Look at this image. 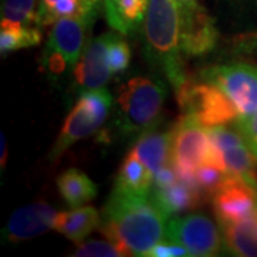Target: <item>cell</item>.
I'll return each instance as SVG.
<instances>
[{
  "label": "cell",
  "mask_w": 257,
  "mask_h": 257,
  "mask_svg": "<svg viewBox=\"0 0 257 257\" xmlns=\"http://www.w3.org/2000/svg\"><path fill=\"white\" fill-rule=\"evenodd\" d=\"M149 0H104V16L114 32L133 35L145 22Z\"/></svg>",
  "instance_id": "17"
},
{
  "label": "cell",
  "mask_w": 257,
  "mask_h": 257,
  "mask_svg": "<svg viewBox=\"0 0 257 257\" xmlns=\"http://www.w3.org/2000/svg\"><path fill=\"white\" fill-rule=\"evenodd\" d=\"M176 93L183 114L192 116L207 128L229 124L240 116L229 96L207 80H186Z\"/></svg>",
  "instance_id": "7"
},
{
  "label": "cell",
  "mask_w": 257,
  "mask_h": 257,
  "mask_svg": "<svg viewBox=\"0 0 257 257\" xmlns=\"http://www.w3.org/2000/svg\"><path fill=\"white\" fill-rule=\"evenodd\" d=\"M166 239L189 250L190 256L211 257L221 251L220 227L204 214H189L167 223Z\"/></svg>",
  "instance_id": "8"
},
{
  "label": "cell",
  "mask_w": 257,
  "mask_h": 257,
  "mask_svg": "<svg viewBox=\"0 0 257 257\" xmlns=\"http://www.w3.org/2000/svg\"><path fill=\"white\" fill-rule=\"evenodd\" d=\"M0 142H2V157H0V163H2V169H5V165H6V160H8V145H6V138H5V135L2 133V139H0Z\"/></svg>",
  "instance_id": "30"
},
{
  "label": "cell",
  "mask_w": 257,
  "mask_h": 257,
  "mask_svg": "<svg viewBox=\"0 0 257 257\" xmlns=\"http://www.w3.org/2000/svg\"><path fill=\"white\" fill-rule=\"evenodd\" d=\"M230 175L231 173H229L226 169L207 163V165L199 167V170L196 172V183L204 196L210 197L211 193L216 189H219Z\"/></svg>",
  "instance_id": "24"
},
{
  "label": "cell",
  "mask_w": 257,
  "mask_h": 257,
  "mask_svg": "<svg viewBox=\"0 0 257 257\" xmlns=\"http://www.w3.org/2000/svg\"><path fill=\"white\" fill-rule=\"evenodd\" d=\"M119 35L120 33H117V32L113 35L110 45H109V50H107L109 66H110L113 76L124 73L127 70L130 59H132V53H130V47H128L127 42H124Z\"/></svg>",
  "instance_id": "25"
},
{
  "label": "cell",
  "mask_w": 257,
  "mask_h": 257,
  "mask_svg": "<svg viewBox=\"0 0 257 257\" xmlns=\"http://www.w3.org/2000/svg\"><path fill=\"white\" fill-rule=\"evenodd\" d=\"M57 211L46 202H36L20 207L10 216L3 229L5 241H22L33 239L55 229Z\"/></svg>",
  "instance_id": "14"
},
{
  "label": "cell",
  "mask_w": 257,
  "mask_h": 257,
  "mask_svg": "<svg viewBox=\"0 0 257 257\" xmlns=\"http://www.w3.org/2000/svg\"><path fill=\"white\" fill-rule=\"evenodd\" d=\"M224 248L240 257H257V214L244 220L219 224Z\"/></svg>",
  "instance_id": "18"
},
{
  "label": "cell",
  "mask_w": 257,
  "mask_h": 257,
  "mask_svg": "<svg viewBox=\"0 0 257 257\" xmlns=\"http://www.w3.org/2000/svg\"><path fill=\"white\" fill-rule=\"evenodd\" d=\"M113 104V97L104 87L83 92L67 114L63 127L52 146L50 162H56L79 140L94 135L109 119Z\"/></svg>",
  "instance_id": "6"
},
{
  "label": "cell",
  "mask_w": 257,
  "mask_h": 257,
  "mask_svg": "<svg viewBox=\"0 0 257 257\" xmlns=\"http://www.w3.org/2000/svg\"><path fill=\"white\" fill-rule=\"evenodd\" d=\"M203 196L204 194L197 186L187 183L180 177L173 183L152 189V197L167 216V219L175 217L176 214L186 210L196 209L202 203Z\"/></svg>",
  "instance_id": "15"
},
{
  "label": "cell",
  "mask_w": 257,
  "mask_h": 257,
  "mask_svg": "<svg viewBox=\"0 0 257 257\" xmlns=\"http://www.w3.org/2000/svg\"><path fill=\"white\" fill-rule=\"evenodd\" d=\"M172 138L173 132H157L152 130L136 140L132 152L140 162L147 166L153 173V177L165 166L170 165L172 156Z\"/></svg>",
  "instance_id": "16"
},
{
  "label": "cell",
  "mask_w": 257,
  "mask_h": 257,
  "mask_svg": "<svg viewBox=\"0 0 257 257\" xmlns=\"http://www.w3.org/2000/svg\"><path fill=\"white\" fill-rule=\"evenodd\" d=\"M74 256L79 257H119L127 256L123 248L111 240H90L79 244Z\"/></svg>",
  "instance_id": "26"
},
{
  "label": "cell",
  "mask_w": 257,
  "mask_h": 257,
  "mask_svg": "<svg viewBox=\"0 0 257 257\" xmlns=\"http://www.w3.org/2000/svg\"><path fill=\"white\" fill-rule=\"evenodd\" d=\"M93 19L94 13H86L53 23L40 57V69L52 79H62L76 67L84 52L86 32Z\"/></svg>",
  "instance_id": "5"
},
{
  "label": "cell",
  "mask_w": 257,
  "mask_h": 257,
  "mask_svg": "<svg viewBox=\"0 0 257 257\" xmlns=\"http://www.w3.org/2000/svg\"><path fill=\"white\" fill-rule=\"evenodd\" d=\"M100 2H101V0H89V3L92 5L93 8H96V5H99Z\"/></svg>",
  "instance_id": "32"
},
{
  "label": "cell",
  "mask_w": 257,
  "mask_h": 257,
  "mask_svg": "<svg viewBox=\"0 0 257 257\" xmlns=\"http://www.w3.org/2000/svg\"><path fill=\"white\" fill-rule=\"evenodd\" d=\"M176 3H177L180 10L190 9V8L197 6V0H176Z\"/></svg>",
  "instance_id": "31"
},
{
  "label": "cell",
  "mask_w": 257,
  "mask_h": 257,
  "mask_svg": "<svg viewBox=\"0 0 257 257\" xmlns=\"http://www.w3.org/2000/svg\"><path fill=\"white\" fill-rule=\"evenodd\" d=\"M37 9L39 0H3L2 20L20 23L23 26L40 28L37 22Z\"/></svg>",
  "instance_id": "23"
},
{
  "label": "cell",
  "mask_w": 257,
  "mask_h": 257,
  "mask_svg": "<svg viewBox=\"0 0 257 257\" xmlns=\"http://www.w3.org/2000/svg\"><path fill=\"white\" fill-rule=\"evenodd\" d=\"M145 56L176 92L187 77L180 49V9L176 0H149L143 22Z\"/></svg>",
  "instance_id": "2"
},
{
  "label": "cell",
  "mask_w": 257,
  "mask_h": 257,
  "mask_svg": "<svg viewBox=\"0 0 257 257\" xmlns=\"http://www.w3.org/2000/svg\"><path fill=\"white\" fill-rule=\"evenodd\" d=\"M57 189L70 207H80L92 202L97 194L96 184L90 177L77 169H69L57 177Z\"/></svg>",
  "instance_id": "20"
},
{
  "label": "cell",
  "mask_w": 257,
  "mask_h": 257,
  "mask_svg": "<svg viewBox=\"0 0 257 257\" xmlns=\"http://www.w3.org/2000/svg\"><path fill=\"white\" fill-rule=\"evenodd\" d=\"M149 256L152 257H184L190 256L189 250L184 248L183 246L169 241V240H163L159 244H156L155 247L150 250Z\"/></svg>",
  "instance_id": "28"
},
{
  "label": "cell",
  "mask_w": 257,
  "mask_h": 257,
  "mask_svg": "<svg viewBox=\"0 0 257 257\" xmlns=\"http://www.w3.org/2000/svg\"><path fill=\"white\" fill-rule=\"evenodd\" d=\"M219 40L214 19L199 5L180 10V49L189 57L210 53Z\"/></svg>",
  "instance_id": "12"
},
{
  "label": "cell",
  "mask_w": 257,
  "mask_h": 257,
  "mask_svg": "<svg viewBox=\"0 0 257 257\" xmlns=\"http://www.w3.org/2000/svg\"><path fill=\"white\" fill-rule=\"evenodd\" d=\"M167 216L150 194L114 187L101 214L100 233L114 241L127 256H149L163 241Z\"/></svg>",
  "instance_id": "1"
},
{
  "label": "cell",
  "mask_w": 257,
  "mask_h": 257,
  "mask_svg": "<svg viewBox=\"0 0 257 257\" xmlns=\"http://www.w3.org/2000/svg\"><path fill=\"white\" fill-rule=\"evenodd\" d=\"M236 128L257 159V110L246 116H240L236 121Z\"/></svg>",
  "instance_id": "27"
},
{
  "label": "cell",
  "mask_w": 257,
  "mask_h": 257,
  "mask_svg": "<svg viewBox=\"0 0 257 257\" xmlns=\"http://www.w3.org/2000/svg\"><path fill=\"white\" fill-rule=\"evenodd\" d=\"M100 224L99 211L92 206L72 207V210L57 214L55 230L74 243H80Z\"/></svg>",
  "instance_id": "19"
},
{
  "label": "cell",
  "mask_w": 257,
  "mask_h": 257,
  "mask_svg": "<svg viewBox=\"0 0 257 257\" xmlns=\"http://www.w3.org/2000/svg\"><path fill=\"white\" fill-rule=\"evenodd\" d=\"M62 2H67V0H39V9H37V22H39V26L42 28V22L43 19L46 18V15L50 10L55 8L56 5L62 3ZM89 3V0H86ZM90 5V3H89ZM92 6V5H90ZM43 29V28H42Z\"/></svg>",
  "instance_id": "29"
},
{
  "label": "cell",
  "mask_w": 257,
  "mask_h": 257,
  "mask_svg": "<svg viewBox=\"0 0 257 257\" xmlns=\"http://www.w3.org/2000/svg\"><path fill=\"white\" fill-rule=\"evenodd\" d=\"M114 33H104L93 39L87 49H84L80 60L73 70L74 86L80 92L104 87L113 76L109 66L107 50Z\"/></svg>",
  "instance_id": "13"
},
{
  "label": "cell",
  "mask_w": 257,
  "mask_h": 257,
  "mask_svg": "<svg viewBox=\"0 0 257 257\" xmlns=\"http://www.w3.org/2000/svg\"><path fill=\"white\" fill-rule=\"evenodd\" d=\"M172 132L170 165L175 167L176 173L182 180L197 186L196 172L207 163L226 169L217 149L211 143L207 127L194 117L183 114Z\"/></svg>",
  "instance_id": "4"
},
{
  "label": "cell",
  "mask_w": 257,
  "mask_h": 257,
  "mask_svg": "<svg viewBox=\"0 0 257 257\" xmlns=\"http://www.w3.org/2000/svg\"><path fill=\"white\" fill-rule=\"evenodd\" d=\"M114 187L139 194H150L153 189V173L130 150L120 166Z\"/></svg>",
  "instance_id": "21"
},
{
  "label": "cell",
  "mask_w": 257,
  "mask_h": 257,
  "mask_svg": "<svg viewBox=\"0 0 257 257\" xmlns=\"http://www.w3.org/2000/svg\"><path fill=\"white\" fill-rule=\"evenodd\" d=\"M203 77L229 96L240 116L257 110V66L250 63L221 64L207 69Z\"/></svg>",
  "instance_id": "9"
},
{
  "label": "cell",
  "mask_w": 257,
  "mask_h": 257,
  "mask_svg": "<svg viewBox=\"0 0 257 257\" xmlns=\"http://www.w3.org/2000/svg\"><path fill=\"white\" fill-rule=\"evenodd\" d=\"M210 199L219 224L244 220L257 214V189L237 176L230 175L211 193Z\"/></svg>",
  "instance_id": "11"
},
{
  "label": "cell",
  "mask_w": 257,
  "mask_h": 257,
  "mask_svg": "<svg viewBox=\"0 0 257 257\" xmlns=\"http://www.w3.org/2000/svg\"><path fill=\"white\" fill-rule=\"evenodd\" d=\"M0 30V53L9 55L20 49L37 46L42 42V29L37 26H23L20 23L2 20Z\"/></svg>",
  "instance_id": "22"
},
{
  "label": "cell",
  "mask_w": 257,
  "mask_h": 257,
  "mask_svg": "<svg viewBox=\"0 0 257 257\" xmlns=\"http://www.w3.org/2000/svg\"><path fill=\"white\" fill-rule=\"evenodd\" d=\"M165 83L133 77L119 89L114 100L113 126L121 139H135L157 127L165 106Z\"/></svg>",
  "instance_id": "3"
},
{
  "label": "cell",
  "mask_w": 257,
  "mask_h": 257,
  "mask_svg": "<svg viewBox=\"0 0 257 257\" xmlns=\"http://www.w3.org/2000/svg\"><path fill=\"white\" fill-rule=\"evenodd\" d=\"M209 135L227 172L257 189V159L241 138L239 130L221 124L209 128Z\"/></svg>",
  "instance_id": "10"
}]
</instances>
